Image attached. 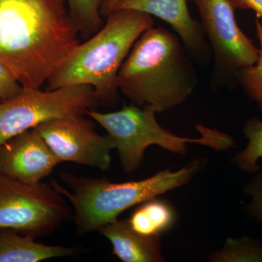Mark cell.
<instances>
[{
  "instance_id": "obj_1",
  "label": "cell",
  "mask_w": 262,
  "mask_h": 262,
  "mask_svg": "<svg viewBox=\"0 0 262 262\" xmlns=\"http://www.w3.org/2000/svg\"><path fill=\"white\" fill-rule=\"evenodd\" d=\"M66 0H0V62L40 89L80 43Z\"/></svg>"
},
{
  "instance_id": "obj_2",
  "label": "cell",
  "mask_w": 262,
  "mask_h": 262,
  "mask_svg": "<svg viewBox=\"0 0 262 262\" xmlns=\"http://www.w3.org/2000/svg\"><path fill=\"white\" fill-rule=\"evenodd\" d=\"M117 84L131 104L149 105L163 113L187 101L195 89L196 77L179 36L152 27L134 44Z\"/></svg>"
},
{
  "instance_id": "obj_3",
  "label": "cell",
  "mask_w": 262,
  "mask_h": 262,
  "mask_svg": "<svg viewBox=\"0 0 262 262\" xmlns=\"http://www.w3.org/2000/svg\"><path fill=\"white\" fill-rule=\"evenodd\" d=\"M153 26L152 17L142 12H110L101 29L79 43L50 76L48 89L87 84L98 103L117 102L119 71L137 39Z\"/></svg>"
},
{
  "instance_id": "obj_4",
  "label": "cell",
  "mask_w": 262,
  "mask_h": 262,
  "mask_svg": "<svg viewBox=\"0 0 262 262\" xmlns=\"http://www.w3.org/2000/svg\"><path fill=\"white\" fill-rule=\"evenodd\" d=\"M199 168L196 161L177 171L163 170L143 180L122 183L63 173L61 180L71 191L56 181L51 183L73 207L76 234L82 237L118 220L131 207L182 187Z\"/></svg>"
},
{
  "instance_id": "obj_5",
  "label": "cell",
  "mask_w": 262,
  "mask_h": 262,
  "mask_svg": "<svg viewBox=\"0 0 262 262\" xmlns=\"http://www.w3.org/2000/svg\"><path fill=\"white\" fill-rule=\"evenodd\" d=\"M156 110L151 106L131 104L119 111L101 113L94 108L86 113L107 132L114 149L118 151L122 168L134 173L140 167L144 151L151 145H158L177 154H184L188 144L209 146L215 150L234 147L232 136L214 129L198 125L201 136L198 139L180 137L165 130L155 118Z\"/></svg>"
},
{
  "instance_id": "obj_6",
  "label": "cell",
  "mask_w": 262,
  "mask_h": 262,
  "mask_svg": "<svg viewBox=\"0 0 262 262\" xmlns=\"http://www.w3.org/2000/svg\"><path fill=\"white\" fill-rule=\"evenodd\" d=\"M98 103L87 84L42 91L26 89L0 101V146L24 131L61 117L84 115Z\"/></svg>"
},
{
  "instance_id": "obj_7",
  "label": "cell",
  "mask_w": 262,
  "mask_h": 262,
  "mask_svg": "<svg viewBox=\"0 0 262 262\" xmlns=\"http://www.w3.org/2000/svg\"><path fill=\"white\" fill-rule=\"evenodd\" d=\"M63 198L51 183L27 184L0 173V229L35 238L51 233L72 216Z\"/></svg>"
},
{
  "instance_id": "obj_8",
  "label": "cell",
  "mask_w": 262,
  "mask_h": 262,
  "mask_svg": "<svg viewBox=\"0 0 262 262\" xmlns=\"http://www.w3.org/2000/svg\"><path fill=\"white\" fill-rule=\"evenodd\" d=\"M57 159L107 170L114 146L110 136L100 135L84 115L61 117L35 127Z\"/></svg>"
},
{
  "instance_id": "obj_9",
  "label": "cell",
  "mask_w": 262,
  "mask_h": 262,
  "mask_svg": "<svg viewBox=\"0 0 262 262\" xmlns=\"http://www.w3.org/2000/svg\"><path fill=\"white\" fill-rule=\"evenodd\" d=\"M205 36L211 44L215 63L220 70L235 72L253 65L259 49L239 28L234 7L229 0H192Z\"/></svg>"
},
{
  "instance_id": "obj_10",
  "label": "cell",
  "mask_w": 262,
  "mask_h": 262,
  "mask_svg": "<svg viewBox=\"0 0 262 262\" xmlns=\"http://www.w3.org/2000/svg\"><path fill=\"white\" fill-rule=\"evenodd\" d=\"M59 163L35 127L0 146V173L27 184L42 182Z\"/></svg>"
},
{
  "instance_id": "obj_11",
  "label": "cell",
  "mask_w": 262,
  "mask_h": 262,
  "mask_svg": "<svg viewBox=\"0 0 262 262\" xmlns=\"http://www.w3.org/2000/svg\"><path fill=\"white\" fill-rule=\"evenodd\" d=\"M122 9L142 12L166 22L188 51L198 53L206 48L201 22L192 18L187 0H119L113 10Z\"/></svg>"
},
{
  "instance_id": "obj_12",
  "label": "cell",
  "mask_w": 262,
  "mask_h": 262,
  "mask_svg": "<svg viewBox=\"0 0 262 262\" xmlns=\"http://www.w3.org/2000/svg\"><path fill=\"white\" fill-rule=\"evenodd\" d=\"M113 245V253L124 262L163 261L160 237H146L131 228L127 221L116 220L99 229Z\"/></svg>"
},
{
  "instance_id": "obj_13",
  "label": "cell",
  "mask_w": 262,
  "mask_h": 262,
  "mask_svg": "<svg viewBox=\"0 0 262 262\" xmlns=\"http://www.w3.org/2000/svg\"><path fill=\"white\" fill-rule=\"evenodd\" d=\"M35 237L11 229H0V262H39L72 256L75 247L49 246L36 242Z\"/></svg>"
},
{
  "instance_id": "obj_14",
  "label": "cell",
  "mask_w": 262,
  "mask_h": 262,
  "mask_svg": "<svg viewBox=\"0 0 262 262\" xmlns=\"http://www.w3.org/2000/svg\"><path fill=\"white\" fill-rule=\"evenodd\" d=\"M176 213L168 202L150 199L139 204L127 222L131 228L146 237H160L175 223Z\"/></svg>"
},
{
  "instance_id": "obj_15",
  "label": "cell",
  "mask_w": 262,
  "mask_h": 262,
  "mask_svg": "<svg viewBox=\"0 0 262 262\" xmlns=\"http://www.w3.org/2000/svg\"><path fill=\"white\" fill-rule=\"evenodd\" d=\"M106 0H66L72 20L83 39L92 37L103 27L101 8Z\"/></svg>"
},
{
  "instance_id": "obj_16",
  "label": "cell",
  "mask_w": 262,
  "mask_h": 262,
  "mask_svg": "<svg viewBox=\"0 0 262 262\" xmlns=\"http://www.w3.org/2000/svg\"><path fill=\"white\" fill-rule=\"evenodd\" d=\"M244 132L248 140L246 149L236 155L234 163L246 173L258 171V161L262 158V122L256 118L246 121Z\"/></svg>"
},
{
  "instance_id": "obj_17",
  "label": "cell",
  "mask_w": 262,
  "mask_h": 262,
  "mask_svg": "<svg viewBox=\"0 0 262 262\" xmlns=\"http://www.w3.org/2000/svg\"><path fill=\"white\" fill-rule=\"evenodd\" d=\"M211 258L220 262H262V244L248 237L229 238Z\"/></svg>"
},
{
  "instance_id": "obj_18",
  "label": "cell",
  "mask_w": 262,
  "mask_h": 262,
  "mask_svg": "<svg viewBox=\"0 0 262 262\" xmlns=\"http://www.w3.org/2000/svg\"><path fill=\"white\" fill-rule=\"evenodd\" d=\"M256 36L259 43V54L253 65L244 67L235 72L236 78L241 87L262 110V22L255 20Z\"/></svg>"
},
{
  "instance_id": "obj_19",
  "label": "cell",
  "mask_w": 262,
  "mask_h": 262,
  "mask_svg": "<svg viewBox=\"0 0 262 262\" xmlns=\"http://www.w3.org/2000/svg\"><path fill=\"white\" fill-rule=\"evenodd\" d=\"M24 88L12 71L0 62V101L18 96Z\"/></svg>"
},
{
  "instance_id": "obj_20",
  "label": "cell",
  "mask_w": 262,
  "mask_h": 262,
  "mask_svg": "<svg viewBox=\"0 0 262 262\" xmlns=\"http://www.w3.org/2000/svg\"><path fill=\"white\" fill-rule=\"evenodd\" d=\"M245 191L251 198V203L248 205L250 212L262 224V172L248 183Z\"/></svg>"
},
{
  "instance_id": "obj_21",
  "label": "cell",
  "mask_w": 262,
  "mask_h": 262,
  "mask_svg": "<svg viewBox=\"0 0 262 262\" xmlns=\"http://www.w3.org/2000/svg\"><path fill=\"white\" fill-rule=\"evenodd\" d=\"M234 8L251 10L262 22V0H229Z\"/></svg>"
},
{
  "instance_id": "obj_22",
  "label": "cell",
  "mask_w": 262,
  "mask_h": 262,
  "mask_svg": "<svg viewBox=\"0 0 262 262\" xmlns=\"http://www.w3.org/2000/svg\"><path fill=\"white\" fill-rule=\"evenodd\" d=\"M119 0H106L101 8V15L103 17H106L113 10L114 7Z\"/></svg>"
},
{
  "instance_id": "obj_23",
  "label": "cell",
  "mask_w": 262,
  "mask_h": 262,
  "mask_svg": "<svg viewBox=\"0 0 262 262\" xmlns=\"http://www.w3.org/2000/svg\"></svg>"
}]
</instances>
